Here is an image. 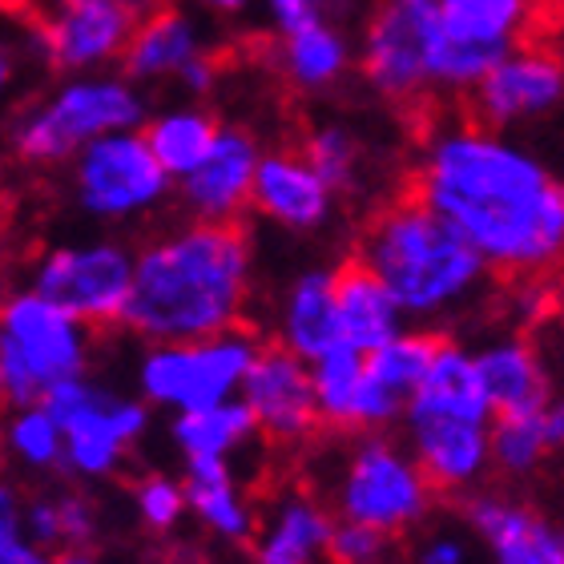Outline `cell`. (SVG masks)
I'll return each instance as SVG.
<instances>
[{
    "label": "cell",
    "mask_w": 564,
    "mask_h": 564,
    "mask_svg": "<svg viewBox=\"0 0 564 564\" xmlns=\"http://www.w3.org/2000/svg\"><path fill=\"white\" fill-rule=\"evenodd\" d=\"M335 311H339V339L343 347L367 355L408 330L400 303L388 294V286L367 274L359 262H347L335 271Z\"/></svg>",
    "instance_id": "cell-26"
},
{
    "label": "cell",
    "mask_w": 564,
    "mask_h": 564,
    "mask_svg": "<svg viewBox=\"0 0 564 564\" xmlns=\"http://www.w3.org/2000/svg\"><path fill=\"white\" fill-rule=\"evenodd\" d=\"M194 4H202L206 12H218V17H238V12H247L259 0H194Z\"/></svg>",
    "instance_id": "cell-44"
},
{
    "label": "cell",
    "mask_w": 564,
    "mask_h": 564,
    "mask_svg": "<svg viewBox=\"0 0 564 564\" xmlns=\"http://www.w3.org/2000/svg\"><path fill=\"white\" fill-rule=\"evenodd\" d=\"M48 564H97L89 553H61L57 561H48Z\"/></svg>",
    "instance_id": "cell-46"
},
{
    "label": "cell",
    "mask_w": 564,
    "mask_h": 564,
    "mask_svg": "<svg viewBox=\"0 0 564 564\" xmlns=\"http://www.w3.org/2000/svg\"><path fill=\"white\" fill-rule=\"evenodd\" d=\"M355 262L388 286L420 330L476 311L492 282L480 254L415 198L391 202L367 223Z\"/></svg>",
    "instance_id": "cell-3"
},
{
    "label": "cell",
    "mask_w": 564,
    "mask_h": 564,
    "mask_svg": "<svg viewBox=\"0 0 564 564\" xmlns=\"http://www.w3.org/2000/svg\"><path fill=\"white\" fill-rule=\"evenodd\" d=\"M130 250L121 242L97 238V242H69V247L48 250L36 262L29 291L77 318L82 327H113L121 323V311L130 299Z\"/></svg>",
    "instance_id": "cell-11"
},
{
    "label": "cell",
    "mask_w": 564,
    "mask_h": 564,
    "mask_svg": "<svg viewBox=\"0 0 564 564\" xmlns=\"http://www.w3.org/2000/svg\"><path fill=\"white\" fill-rule=\"evenodd\" d=\"M403 447L420 464L423 480L432 492L447 496H476L488 471H492V452H488V412H464V408H440L427 400L403 403Z\"/></svg>",
    "instance_id": "cell-13"
},
{
    "label": "cell",
    "mask_w": 564,
    "mask_h": 564,
    "mask_svg": "<svg viewBox=\"0 0 564 564\" xmlns=\"http://www.w3.org/2000/svg\"><path fill=\"white\" fill-rule=\"evenodd\" d=\"M544 427H549L553 452H556V447L564 452V391H561V395L553 391V400H549V408H544Z\"/></svg>",
    "instance_id": "cell-42"
},
{
    "label": "cell",
    "mask_w": 564,
    "mask_h": 564,
    "mask_svg": "<svg viewBox=\"0 0 564 564\" xmlns=\"http://www.w3.org/2000/svg\"><path fill=\"white\" fill-rule=\"evenodd\" d=\"M141 118L145 106L130 82L82 73L17 118L12 153L29 165H61L106 133L138 130Z\"/></svg>",
    "instance_id": "cell-5"
},
{
    "label": "cell",
    "mask_w": 564,
    "mask_h": 564,
    "mask_svg": "<svg viewBox=\"0 0 564 564\" xmlns=\"http://www.w3.org/2000/svg\"><path fill=\"white\" fill-rule=\"evenodd\" d=\"M214 82H218V61H214V53H202L198 61H189L186 69L177 73V85L189 89V94H210Z\"/></svg>",
    "instance_id": "cell-41"
},
{
    "label": "cell",
    "mask_w": 564,
    "mask_h": 564,
    "mask_svg": "<svg viewBox=\"0 0 564 564\" xmlns=\"http://www.w3.org/2000/svg\"><path fill=\"white\" fill-rule=\"evenodd\" d=\"M435 97H468L508 48L529 41L541 0H435Z\"/></svg>",
    "instance_id": "cell-8"
},
{
    "label": "cell",
    "mask_w": 564,
    "mask_h": 564,
    "mask_svg": "<svg viewBox=\"0 0 564 564\" xmlns=\"http://www.w3.org/2000/svg\"><path fill=\"white\" fill-rule=\"evenodd\" d=\"M335 189L311 170L299 150H262L254 186H250V206L291 235H315L335 214Z\"/></svg>",
    "instance_id": "cell-20"
},
{
    "label": "cell",
    "mask_w": 564,
    "mask_h": 564,
    "mask_svg": "<svg viewBox=\"0 0 564 564\" xmlns=\"http://www.w3.org/2000/svg\"><path fill=\"white\" fill-rule=\"evenodd\" d=\"M170 194V174L153 162L138 130H118L89 141L73 158V198L85 214L121 223L158 210Z\"/></svg>",
    "instance_id": "cell-12"
},
{
    "label": "cell",
    "mask_w": 564,
    "mask_h": 564,
    "mask_svg": "<svg viewBox=\"0 0 564 564\" xmlns=\"http://www.w3.org/2000/svg\"><path fill=\"white\" fill-rule=\"evenodd\" d=\"M435 347H440V339H435L432 330L408 327V330H400L395 339L383 343V347L364 355L367 376L376 379L391 400L408 403L415 395V388L423 383V376H427V367H432Z\"/></svg>",
    "instance_id": "cell-32"
},
{
    "label": "cell",
    "mask_w": 564,
    "mask_h": 564,
    "mask_svg": "<svg viewBox=\"0 0 564 564\" xmlns=\"http://www.w3.org/2000/svg\"><path fill=\"white\" fill-rule=\"evenodd\" d=\"M435 0H371L355 69L376 97L412 109L435 97Z\"/></svg>",
    "instance_id": "cell-7"
},
{
    "label": "cell",
    "mask_w": 564,
    "mask_h": 564,
    "mask_svg": "<svg viewBox=\"0 0 564 564\" xmlns=\"http://www.w3.org/2000/svg\"><path fill=\"white\" fill-rule=\"evenodd\" d=\"M9 82H12V53L9 48H0V94L9 89Z\"/></svg>",
    "instance_id": "cell-45"
},
{
    "label": "cell",
    "mask_w": 564,
    "mask_h": 564,
    "mask_svg": "<svg viewBox=\"0 0 564 564\" xmlns=\"http://www.w3.org/2000/svg\"><path fill=\"white\" fill-rule=\"evenodd\" d=\"M145 145H150L153 162L162 165L170 177H186L194 165L206 158V150L218 138V118L202 106H177L165 109L141 130Z\"/></svg>",
    "instance_id": "cell-28"
},
{
    "label": "cell",
    "mask_w": 564,
    "mask_h": 564,
    "mask_svg": "<svg viewBox=\"0 0 564 564\" xmlns=\"http://www.w3.org/2000/svg\"><path fill=\"white\" fill-rule=\"evenodd\" d=\"M41 408L57 420L61 435H65L61 464L77 476H109L150 423L145 403L94 388L85 376L45 391Z\"/></svg>",
    "instance_id": "cell-10"
},
{
    "label": "cell",
    "mask_w": 564,
    "mask_h": 564,
    "mask_svg": "<svg viewBox=\"0 0 564 564\" xmlns=\"http://www.w3.org/2000/svg\"><path fill=\"white\" fill-rule=\"evenodd\" d=\"M541 351L549 355V367H556L564 376V291L556 294L553 311H549V318H544V343Z\"/></svg>",
    "instance_id": "cell-40"
},
{
    "label": "cell",
    "mask_w": 564,
    "mask_h": 564,
    "mask_svg": "<svg viewBox=\"0 0 564 564\" xmlns=\"http://www.w3.org/2000/svg\"><path fill=\"white\" fill-rule=\"evenodd\" d=\"M259 435L254 420H250L247 403L226 400L202 412H182L174 420V440L186 459H226L250 444Z\"/></svg>",
    "instance_id": "cell-29"
},
{
    "label": "cell",
    "mask_w": 564,
    "mask_h": 564,
    "mask_svg": "<svg viewBox=\"0 0 564 564\" xmlns=\"http://www.w3.org/2000/svg\"><path fill=\"white\" fill-rule=\"evenodd\" d=\"M89 327L33 291L0 303V400L12 408L41 403L57 383L82 379L89 367Z\"/></svg>",
    "instance_id": "cell-6"
},
{
    "label": "cell",
    "mask_w": 564,
    "mask_h": 564,
    "mask_svg": "<svg viewBox=\"0 0 564 564\" xmlns=\"http://www.w3.org/2000/svg\"><path fill=\"white\" fill-rule=\"evenodd\" d=\"M21 532L36 549H65V553H82L94 541L97 512L94 505L77 492L41 496L29 508H21Z\"/></svg>",
    "instance_id": "cell-30"
},
{
    "label": "cell",
    "mask_w": 564,
    "mask_h": 564,
    "mask_svg": "<svg viewBox=\"0 0 564 564\" xmlns=\"http://www.w3.org/2000/svg\"><path fill=\"white\" fill-rule=\"evenodd\" d=\"M274 33H291L299 24L330 21V0H259Z\"/></svg>",
    "instance_id": "cell-37"
},
{
    "label": "cell",
    "mask_w": 564,
    "mask_h": 564,
    "mask_svg": "<svg viewBox=\"0 0 564 564\" xmlns=\"http://www.w3.org/2000/svg\"><path fill=\"white\" fill-rule=\"evenodd\" d=\"M488 452H492V471H500L508 480L536 476L544 468V459L553 456V440H549V427H544V412L492 415Z\"/></svg>",
    "instance_id": "cell-31"
},
{
    "label": "cell",
    "mask_w": 564,
    "mask_h": 564,
    "mask_svg": "<svg viewBox=\"0 0 564 564\" xmlns=\"http://www.w3.org/2000/svg\"><path fill=\"white\" fill-rule=\"evenodd\" d=\"M186 508L210 532L226 541H250L254 536V508L238 488L226 459H186Z\"/></svg>",
    "instance_id": "cell-27"
},
{
    "label": "cell",
    "mask_w": 564,
    "mask_h": 564,
    "mask_svg": "<svg viewBox=\"0 0 564 564\" xmlns=\"http://www.w3.org/2000/svg\"><path fill=\"white\" fill-rule=\"evenodd\" d=\"M238 400L247 403L259 435H267L274 444H303L318 427L311 364L279 343L259 347L242 388H238Z\"/></svg>",
    "instance_id": "cell-16"
},
{
    "label": "cell",
    "mask_w": 564,
    "mask_h": 564,
    "mask_svg": "<svg viewBox=\"0 0 564 564\" xmlns=\"http://www.w3.org/2000/svg\"><path fill=\"white\" fill-rule=\"evenodd\" d=\"M262 145L238 126H218V138L186 177H177V198L189 223H238L250 210V186Z\"/></svg>",
    "instance_id": "cell-17"
},
{
    "label": "cell",
    "mask_w": 564,
    "mask_h": 564,
    "mask_svg": "<svg viewBox=\"0 0 564 564\" xmlns=\"http://www.w3.org/2000/svg\"><path fill=\"white\" fill-rule=\"evenodd\" d=\"M133 500H138L141 520H145L153 532H170L177 520H182V512H186V492H182V484L170 480V476H150V480H141Z\"/></svg>",
    "instance_id": "cell-36"
},
{
    "label": "cell",
    "mask_w": 564,
    "mask_h": 564,
    "mask_svg": "<svg viewBox=\"0 0 564 564\" xmlns=\"http://www.w3.org/2000/svg\"><path fill=\"white\" fill-rule=\"evenodd\" d=\"M471 364L480 376L484 400L492 415L544 412L553 400V367L541 343L524 330H496L471 347Z\"/></svg>",
    "instance_id": "cell-19"
},
{
    "label": "cell",
    "mask_w": 564,
    "mask_h": 564,
    "mask_svg": "<svg viewBox=\"0 0 564 564\" xmlns=\"http://www.w3.org/2000/svg\"><path fill=\"white\" fill-rule=\"evenodd\" d=\"M4 444L24 468H57L65 459V435H61L57 420L41 408V403H29V408H17V415L4 427Z\"/></svg>",
    "instance_id": "cell-34"
},
{
    "label": "cell",
    "mask_w": 564,
    "mask_h": 564,
    "mask_svg": "<svg viewBox=\"0 0 564 564\" xmlns=\"http://www.w3.org/2000/svg\"><path fill=\"white\" fill-rule=\"evenodd\" d=\"M202 53H210L202 24L177 4H158L150 17L138 21L130 45L121 53V65L130 82H165V77L177 82V73Z\"/></svg>",
    "instance_id": "cell-23"
},
{
    "label": "cell",
    "mask_w": 564,
    "mask_h": 564,
    "mask_svg": "<svg viewBox=\"0 0 564 564\" xmlns=\"http://www.w3.org/2000/svg\"><path fill=\"white\" fill-rule=\"evenodd\" d=\"M259 347L262 343L242 327L198 343H158L138 367L141 395L177 415L238 400Z\"/></svg>",
    "instance_id": "cell-9"
},
{
    "label": "cell",
    "mask_w": 564,
    "mask_h": 564,
    "mask_svg": "<svg viewBox=\"0 0 564 564\" xmlns=\"http://www.w3.org/2000/svg\"><path fill=\"white\" fill-rule=\"evenodd\" d=\"M471 121H480L496 133H512L553 121L564 109V57L556 45H524L508 48L492 61L476 89L468 94Z\"/></svg>",
    "instance_id": "cell-14"
},
{
    "label": "cell",
    "mask_w": 564,
    "mask_h": 564,
    "mask_svg": "<svg viewBox=\"0 0 564 564\" xmlns=\"http://www.w3.org/2000/svg\"><path fill=\"white\" fill-rule=\"evenodd\" d=\"M335 517L323 500L306 492H286L274 500L271 517L254 529V561L259 564H327V544Z\"/></svg>",
    "instance_id": "cell-25"
},
{
    "label": "cell",
    "mask_w": 564,
    "mask_h": 564,
    "mask_svg": "<svg viewBox=\"0 0 564 564\" xmlns=\"http://www.w3.org/2000/svg\"><path fill=\"white\" fill-rule=\"evenodd\" d=\"M415 564H471L468 536L456 529H440L432 536H423V544L415 549Z\"/></svg>",
    "instance_id": "cell-38"
},
{
    "label": "cell",
    "mask_w": 564,
    "mask_h": 564,
    "mask_svg": "<svg viewBox=\"0 0 564 564\" xmlns=\"http://www.w3.org/2000/svg\"><path fill=\"white\" fill-rule=\"evenodd\" d=\"M388 549L391 536H383V532L335 520L327 544V564H383L388 561Z\"/></svg>",
    "instance_id": "cell-35"
},
{
    "label": "cell",
    "mask_w": 564,
    "mask_h": 564,
    "mask_svg": "<svg viewBox=\"0 0 564 564\" xmlns=\"http://www.w3.org/2000/svg\"><path fill=\"white\" fill-rule=\"evenodd\" d=\"M0 564H48V556H45V549H36V544L17 541L12 549L0 553Z\"/></svg>",
    "instance_id": "cell-43"
},
{
    "label": "cell",
    "mask_w": 564,
    "mask_h": 564,
    "mask_svg": "<svg viewBox=\"0 0 564 564\" xmlns=\"http://www.w3.org/2000/svg\"><path fill=\"white\" fill-rule=\"evenodd\" d=\"M412 198L447 223L492 274L541 279L564 262V182L512 133L447 118L423 133Z\"/></svg>",
    "instance_id": "cell-1"
},
{
    "label": "cell",
    "mask_w": 564,
    "mask_h": 564,
    "mask_svg": "<svg viewBox=\"0 0 564 564\" xmlns=\"http://www.w3.org/2000/svg\"><path fill=\"white\" fill-rule=\"evenodd\" d=\"M311 162L323 182L335 189V198L339 194H351L359 189L364 182V165H367V150L359 133L351 126H343V121H318L315 130L303 138V150H299Z\"/></svg>",
    "instance_id": "cell-33"
},
{
    "label": "cell",
    "mask_w": 564,
    "mask_h": 564,
    "mask_svg": "<svg viewBox=\"0 0 564 564\" xmlns=\"http://www.w3.org/2000/svg\"><path fill=\"white\" fill-rule=\"evenodd\" d=\"M556 48H561V57H564V36H561V45H556Z\"/></svg>",
    "instance_id": "cell-47"
},
{
    "label": "cell",
    "mask_w": 564,
    "mask_h": 564,
    "mask_svg": "<svg viewBox=\"0 0 564 564\" xmlns=\"http://www.w3.org/2000/svg\"><path fill=\"white\" fill-rule=\"evenodd\" d=\"M274 69L299 94H330L355 69V41L339 21H311L274 33Z\"/></svg>",
    "instance_id": "cell-22"
},
{
    "label": "cell",
    "mask_w": 564,
    "mask_h": 564,
    "mask_svg": "<svg viewBox=\"0 0 564 564\" xmlns=\"http://www.w3.org/2000/svg\"><path fill=\"white\" fill-rule=\"evenodd\" d=\"M311 388H315L318 423H327L335 432H388L403 415V403L391 400L388 391L367 376L364 355L343 343L311 359Z\"/></svg>",
    "instance_id": "cell-18"
},
{
    "label": "cell",
    "mask_w": 564,
    "mask_h": 564,
    "mask_svg": "<svg viewBox=\"0 0 564 564\" xmlns=\"http://www.w3.org/2000/svg\"><path fill=\"white\" fill-rule=\"evenodd\" d=\"M335 517L383 536H403L432 517L435 492L412 452L388 432L355 435L330 484Z\"/></svg>",
    "instance_id": "cell-4"
},
{
    "label": "cell",
    "mask_w": 564,
    "mask_h": 564,
    "mask_svg": "<svg viewBox=\"0 0 564 564\" xmlns=\"http://www.w3.org/2000/svg\"><path fill=\"white\" fill-rule=\"evenodd\" d=\"M339 311H335V271L311 267L294 274L279 303V347L299 359H318L339 347Z\"/></svg>",
    "instance_id": "cell-24"
},
{
    "label": "cell",
    "mask_w": 564,
    "mask_h": 564,
    "mask_svg": "<svg viewBox=\"0 0 564 564\" xmlns=\"http://www.w3.org/2000/svg\"><path fill=\"white\" fill-rule=\"evenodd\" d=\"M468 529L492 564H564V524L524 500L480 492L468 500Z\"/></svg>",
    "instance_id": "cell-21"
},
{
    "label": "cell",
    "mask_w": 564,
    "mask_h": 564,
    "mask_svg": "<svg viewBox=\"0 0 564 564\" xmlns=\"http://www.w3.org/2000/svg\"><path fill=\"white\" fill-rule=\"evenodd\" d=\"M158 4L162 0H53L36 45L53 69L82 77L106 61H118L138 21Z\"/></svg>",
    "instance_id": "cell-15"
},
{
    "label": "cell",
    "mask_w": 564,
    "mask_h": 564,
    "mask_svg": "<svg viewBox=\"0 0 564 564\" xmlns=\"http://www.w3.org/2000/svg\"><path fill=\"white\" fill-rule=\"evenodd\" d=\"M17 541H24L21 532V500H17V488L0 480V553L12 549Z\"/></svg>",
    "instance_id": "cell-39"
},
{
    "label": "cell",
    "mask_w": 564,
    "mask_h": 564,
    "mask_svg": "<svg viewBox=\"0 0 564 564\" xmlns=\"http://www.w3.org/2000/svg\"><path fill=\"white\" fill-rule=\"evenodd\" d=\"M254 291V247L238 223H186L133 254L121 323L158 343H198L238 330Z\"/></svg>",
    "instance_id": "cell-2"
}]
</instances>
